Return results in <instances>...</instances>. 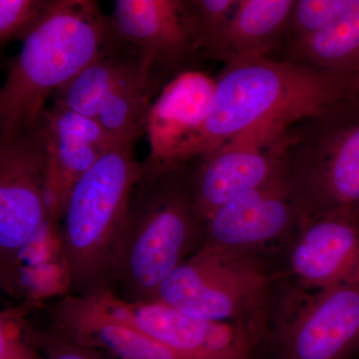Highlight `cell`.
<instances>
[{"mask_svg": "<svg viewBox=\"0 0 359 359\" xmlns=\"http://www.w3.org/2000/svg\"><path fill=\"white\" fill-rule=\"evenodd\" d=\"M51 0H0V50L23 40L39 22Z\"/></svg>", "mask_w": 359, "mask_h": 359, "instance_id": "cell-25", "label": "cell"}, {"mask_svg": "<svg viewBox=\"0 0 359 359\" xmlns=\"http://www.w3.org/2000/svg\"><path fill=\"white\" fill-rule=\"evenodd\" d=\"M33 306L25 302L18 308L0 311V359H44L35 330L26 320Z\"/></svg>", "mask_w": 359, "mask_h": 359, "instance_id": "cell-24", "label": "cell"}, {"mask_svg": "<svg viewBox=\"0 0 359 359\" xmlns=\"http://www.w3.org/2000/svg\"><path fill=\"white\" fill-rule=\"evenodd\" d=\"M264 252L203 244L175 269L156 299L201 320L250 327L268 309L275 273Z\"/></svg>", "mask_w": 359, "mask_h": 359, "instance_id": "cell-6", "label": "cell"}, {"mask_svg": "<svg viewBox=\"0 0 359 359\" xmlns=\"http://www.w3.org/2000/svg\"><path fill=\"white\" fill-rule=\"evenodd\" d=\"M353 92V80L347 71L261 56L233 59L224 63L216 78L211 114L183 149L177 165L211 152L255 127L285 132Z\"/></svg>", "mask_w": 359, "mask_h": 359, "instance_id": "cell-1", "label": "cell"}, {"mask_svg": "<svg viewBox=\"0 0 359 359\" xmlns=\"http://www.w3.org/2000/svg\"><path fill=\"white\" fill-rule=\"evenodd\" d=\"M201 62L218 61L219 47L238 0H188Z\"/></svg>", "mask_w": 359, "mask_h": 359, "instance_id": "cell-22", "label": "cell"}, {"mask_svg": "<svg viewBox=\"0 0 359 359\" xmlns=\"http://www.w3.org/2000/svg\"><path fill=\"white\" fill-rule=\"evenodd\" d=\"M275 59L318 69L348 71L359 63V0L330 25L304 41L280 51Z\"/></svg>", "mask_w": 359, "mask_h": 359, "instance_id": "cell-19", "label": "cell"}, {"mask_svg": "<svg viewBox=\"0 0 359 359\" xmlns=\"http://www.w3.org/2000/svg\"><path fill=\"white\" fill-rule=\"evenodd\" d=\"M142 73L152 77L140 56L114 46L108 39L96 58L52 94V105L96 119L110 94Z\"/></svg>", "mask_w": 359, "mask_h": 359, "instance_id": "cell-17", "label": "cell"}, {"mask_svg": "<svg viewBox=\"0 0 359 359\" xmlns=\"http://www.w3.org/2000/svg\"><path fill=\"white\" fill-rule=\"evenodd\" d=\"M283 133L266 127L249 129L186 163L189 184L205 221L230 201L280 176Z\"/></svg>", "mask_w": 359, "mask_h": 359, "instance_id": "cell-10", "label": "cell"}, {"mask_svg": "<svg viewBox=\"0 0 359 359\" xmlns=\"http://www.w3.org/2000/svg\"><path fill=\"white\" fill-rule=\"evenodd\" d=\"M289 244L287 271L301 290L359 283L358 217L337 212L299 219Z\"/></svg>", "mask_w": 359, "mask_h": 359, "instance_id": "cell-14", "label": "cell"}, {"mask_svg": "<svg viewBox=\"0 0 359 359\" xmlns=\"http://www.w3.org/2000/svg\"><path fill=\"white\" fill-rule=\"evenodd\" d=\"M40 125L44 141L47 217L61 224L77 182L120 142L94 118L59 106L47 108Z\"/></svg>", "mask_w": 359, "mask_h": 359, "instance_id": "cell-12", "label": "cell"}, {"mask_svg": "<svg viewBox=\"0 0 359 359\" xmlns=\"http://www.w3.org/2000/svg\"><path fill=\"white\" fill-rule=\"evenodd\" d=\"M52 332L113 359H190L114 318L89 295L61 297Z\"/></svg>", "mask_w": 359, "mask_h": 359, "instance_id": "cell-16", "label": "cell"}, {"mask_svg": "<svg viewBox=\"0 0 359 359\" xmlns=\"http://www.w3.org/2000/svg\"><path fill=\"white\" fill-rule=\"evenodd\" d=\"M215 93L216 78L200 69L182 73L165 85L149 113V154L143 164L178 166L179 155L211 114Z\"/></svg>", "mask_w": 359, "mask_h": 359, "instance_id": "cell-15", "label": "cell"}, {"mask_svg": "<svg viewBox=\"0 0 359 359\" xmlns=\"http://www.w3.org/2000/svg\"><path fill=\"white\" fill-rule=\"evenodd\" d=\"M275 359H351L359 351V283L318 290L276 327Z\"/></svg>", "mask_w": 359, "mask_h": 359, "instance_id": "cell-11", "label": "cell"}, {"mask_svg": "<svg viewBox=\"0 0 359 359\" xmlns=\"http://www.w3.org/2000/svg\"><path fill=\"white\" fill-rule=\"evenodd\" d=\"M294 0H238L219 47L218 61L273 58L283 44Z\"/></svg>", "mask_w": 359, "mask_h": 359, "instance_id": "cell-18", "label": "cell"}, {"mask_svg": "<svg viewBox=\"0 0 359 359\" xmlns=\"http://www.w3.org/2000/svg\"><path fill=\"white\" fill-rule=\"evenodd\" d=\"M353 77L354 84V92H359V63L358 65L354 66L351 70H348Z\"/></svg>", "mask_w": 359, "mask_h": 359, "instance_id": "cell-27", "label": "cell"}, {"mask_svg": "<svg viewBox=\"0 0 359 359\" xmlns=\"http://www.w3.org/2000/svg\"><path fill=\"white\" fill-rule=\"evenodd\" d=\"M109 41L140 56L161 87L201 63L188 0H116Z\"/></svg>", "mask_w": 359, "mask_h": 359, "instance_id": "cell-8", "label": "cell"}, {"mask_svg": "<svg viewBox=\"0 0 359 359\" xmlns=\"http://www.w3.org/2000/svg\"><path fill=\"white\" fill-rule=\"evenodd\" d=\"M108 15L94 0H51L7 65L0 86V134L39 124L52 94L105 48Z\"/></svg>", "mask_w": 359, "mask_h": 359, "instance_id": "cell-2", "label": "cell"}, {"mask_svg": "<svg viewBox=\"0 0 359 359\" xmlns=\"http://www.w3.org/2000/svg\"><path fill=\"white\" fill-rule=\"evenodd\" d=\"M47 217L41 125L0 134V290L25 299L21 256Z\"/></svg>", "mask_w": 359, "mask_h": 359, "instance_id": "cell-7", "label": "cell"}, {"mask_svg": "<svg viewBox=\"0 0 359 359\" xmlns=\"http://www.w3.org/2000/svg\"><path fill=\"white\" fill-rule=\"evenodd\" d=\"M35 339L44 359H109L98 351L80 346L52 332L45 334L35 330Z\"/></svg>", "mask_w": 359, "mask_h": 359, "instance_id": "cell-26", "label": "cell"}, {"mask_svg": "<svg viewBox=\"0 0 359 359\" xmlns=\"http://www.w3.org/2000/svg\"><path fill=\"white\" fill-rule=\"evenodd\" d=\"M351 1V0H294L287 20L280 51L304 41L320 32L337 18L349 6Z\"/></svg>", "mask_w": 359, "mask_h": 359, "instance_id": "cell-23", "label": "cell"}, {"mask_svg": "<svg viewBox=\"0 0 359 359\" xmlns=\"http://www.w3.org/2000/svg\"><path fill=\"white\" fill-rule=\"evenodd\" d=\"M299 221L289 188L278 176L230 201L205 219L203 244L264 252L269 245L290 243Z\"/></svg>", "mask_w": 359, "mask_h": 359, "instance_id": "cell-13", "label": "cell"}, {"mask_svg": "<svg viewBox=\"0 0 359 359\" xmlns=\"http://www.w3.org/2000/svg\"><path fill=\"white\" fill-rule=\"evenodd\" d=\"M161 90L150 75H137L110 94L96 120L116 141L137 143L146 134L149 113Z\"/></svg>", "mask_w": 359, "mask_h": 359, "instance_id": "cell-21", "label": "cell"}, {"mask_svg": "<svg viewBox=\"0 0 359 359\" xmlns=\"http://www.w3.org/2000/svg\"><path fill=\"white\" fill-rule=\"evenodd\" d=\"M205 219L189 184L186 164L148 166L130 197L116 283L125 301L156 299L162 283L204 242Z\"/></svg>", "mask_w": 359, "mask_h": 359, "instance_id": "cell-3", "label": "cell"}, {"mask_svg": "<svg viewBox=\"0 0 359 359\" xmlns=\"http://www.w3.org/2000/svg\"><path fill=\"white\" fill-rule=\"evenodd\" d=\"M141 174L136 143L125 142L97 161L73 188L61 224L68 294L113 290L130 197Z\"/></svg>", "mask_w": 359, "mask_h": 359, "instance_id": "cell-4", "label": "cell"}, {"mask_svg": "<svg viewBox=\"0 0 359 359\" xmlns=\"http://www.w3.org/2000/svg\"><path fill=\"white\" fill-rule=\"evenodd\" d=\"M280 175L299 219L337 212L359 218V92L285 130Z\"/></svg>", "mask_w": 359, "mask_h": 359, "instance_id": "cell-5", "label": "cell"}, {"mask_svg": "<svg viewBox=\"0 0 359 359\" xmlns=\"http://www.w3.org/2000/svg\"><path fill=\"white\" fill-rule=\"evenodd\" d=\"M25 301L33 304L68 294L69 278L63 255L61 224L47 218L21 256Z\"/></svg>", "mask_w": 359, "mask_h": 359, "instance_id": "cell-20", "label": "cell"}, {"mask_svg": "<svg viewBox=\"0 0 359 359\" xmlns=\"http://www.w3.org/2000/svg\"><path fill=\"white\" fill-rule=\"evenodd\" d=\"M98 306L190 359H252L257 337L241 323L192 318L153 301L129 302L112 289L87 294Z\"/></svg>", "mask_w": 359, "mask_h": 359, "instance_id": "cell-9", "label": "cell"}]
</instances>
